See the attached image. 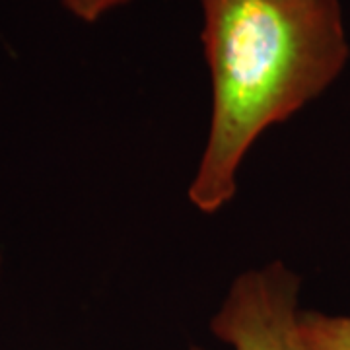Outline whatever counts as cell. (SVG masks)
<instances>
[{
    "instance_id": "cell-3",
    "label": "cell",
    "mask_w": 350,
    "mask_h": 350,
    "mask_svg": "<svg viewBox=\"0 0 350 350\" xmlns=\"http://www.w3.org/2000/svg\"><path fill=\"white\" fill-rule=\"evenodd\" d=\"M298 329L308 350H350V315L300 312Z\"/></svg>"
},
{
    "instance_id": "cell-4",
    "label": "cell",
    "mask_w": 350,
    "mask_h": 350,
    "mask_svg": "<svg viewBox=\"0 0 350 350\" xmlns=\"http://www.w3.org/2000/svg\"><path fill=\"white\" fill-rule=\"evenodd\" d=\"M68 12L76 16L82 22H98L103 14L111 12L113 8H119L131 0H59Z\"/></svg>"
},
{
    "instance_id": "cell-1",
    "label": "cell",
    "mask_w": 350,
    "mask_h": 350,
    "mask_svg": "<svg viewBox=\"0 0 350 350\" xmlns=\"http://www.w3.org/2000/svg\"><path fill=\"white\" fill-rule=\"evenodd\" d=\"M213 121L189 199L218 213L262 131L321 96L349 61L340 0H200Z\"/></svg>"
},
{
    "instance_id": "cell-2",
    "label": "cell",
    "mask_w": 350,
    "mask_h": 350,
    "mask_svg": "<svg viewBox=\"0 0 350 350\" xmlns=\"http://www.w3.org/2000/svg\"><path fill=\"white\" fill-rule=\"evenodd\" d=\"M300 278L282 262L234 280L213 317L214 337L234 350H308L298 329Z\"/></svg>"
}]
</instances>
